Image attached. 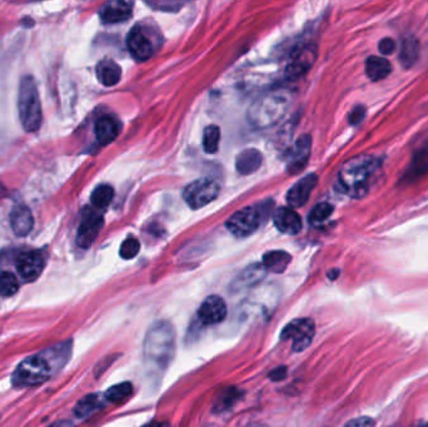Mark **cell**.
<instances>
[{"label":"cell","instance_id":"cell-1","mask_svg":"<svg viewBox=\"0 0 428 427\" xmlns=\"http://www.w3.org/2000/svg\"><path fill=\"white\" fill-rule=\"evenodd\" d=\"M176 353V331L173 325L159 320L152 323L143 341L146 366L155 375L163 373L172 364Z\"/></svg>","mask_w":428,"mask_h":427},{"label":"cell","instance_id":"cell-2","mask_svg":"<svg viewBox=\"0 0 428 427\" xmlns=\"http://www.w3.org/2000/svg\"><path fill=\"white\" fill-rule=\"evenodd\" d=\"M379 167V160L373 155H358L352 158L338 173V183L347 196L362 198L370 190V179Z\"/></svg>","mask_w":428,"mask_h":427},{"label":"cell","instance_id":"cell-3","mask_svg":"<svg viewBox=\"0 0 428 427\" xmlns=\"http://www.w3.org/2000/svg\"><path fill=\"white\" fill-rule=\"evenodd\" d=\"M18 108L21 124L27 132H36L42 126V105L34 78H21L18 94Z\"/></svg>","mask_w":428,"mask_h":427},{"label":"cell","instance_id":"cell-4","mask_svg":"<svg viewBox=\"0 0 428 427\" xmlns=\"http://www.w3.org/2000/svg\"><path fill=\"white\" fill-rule=\"evenodd\" d=\"M289 102V97L283 91L268 93L252 105L249 111L251 123L258 128L272 126L284 116Z\"/></svg>","mask_w":428,"mask_h":427},{"label":"cell","instance_id":"cell-5","mask_svg":"<svg viewBox=\"0 0 428 427\" xmlns=\"http://www.w3.org/2000/svg\"><path fill=\"white\" fill-rule=\"evenodd\" d=\"M271 210H272L271 202L249 206L243 210H239L228 218L225 223L227 228L239 239L248 237L257 231L263 222H266Z\"/></svg>","mask_w":428,"mask_h":427},{"label":"cell","instance_id":"cell-6","mask_svg":"<svg viewBox=\"0 0 428 427\" xmlns=\"http://www.w3.org/2000/svg\"><path fill=\"white\" fill-rule=\"evenodd\" d=\"M50 377V364L45 358L34 355L23 360L13 373V384L18 387L36 386Z\"/></svg>","mask_w":428,"mask_h":427},{"label":"cell","instance_id":"cell-7","mask_svg":"<svg viewBox=\"0 0 428 427\" xmlns=\"http://www.w3.org/2000/svg\"><path fill=\"white\" fill-rule=\"evenodd\" d=\"M316 333V325L311 318H295L282 329L281 340L291 341L292 350L302 352L307 350Z\"/></svg>","mask_w":428,"mask_h":427},{"label":"cell","instance_id":"cell-8","mask_svg":"<svg viewBox=\"0 0 428 427\" xmlns=\"http://www.w3.org/2000/svg\"><path fill=\"white\" fill-rule=\"evenodd\" d=\"M219 184L211 178H202L188 184L183 190V198L192 210H199L211 204L219 195Z\"/></svg>","mask_w":428,"mask_h":427},{"label":"cell","instance_id":"cell-9","mask_svg":"<svg viewBox=\"0 0 428 427\" xmlns=\"http://www.w3.org/2000/svg\"><path fill=\"white\" fill-rule=\"evenodd\" d=\"M317 48L312 44H304L293 50L287 64V76L289 78H301L316 63Z\"/></svg>","mask_w":428,"mask_h":427},{"label":"cell","instance_id":"cell-10","mask_svg":"<svg viewBox=\"0 0 428 427\" xmlns=\"http://www.w3.org/2000/svg\"><path fill=\"white\" fill-rule=\"evenodd\" d=\"M227 312L228 311L225 300L221 296L212 294L208 296L198 308L196 320L202 326L218 325L225 321Z\"/></svg>","mask_w":428,"mask_h":427},{"label":"cell","instance_id":"cell-11","mask_svg":"<svg viewBox=\"0 0 428 427\" xmlns=\"http://www.w3.org/2000/svg\"><path fill=\"white\" fill-rule=\"evenodd\" d=\"M128 50L132 53V56L139 61L144 62L155 54V45L150 35L148 34L147 29L141 25L134 27L126 38Z\"/></svg>","mask_w":428,"mask_h":427},{"label":"cell","instance_id":"cell-12","mask_svg":"<svg viewBox=\"0 0 428 427\" xmlns=\"http://www.w3.org/2000/svg\"><path fill=\"white\" fill-rule=\"evenodd\" d=\"M103 224L104 219L100 213L94 210H87L78 230V245H80L82 248H89L98 237L99 232L103 228Z\"/></svg>","mask_w":428,"mask_h":427},{"label":"cell","instance_id":"cell-13","mask_svg":"<svg viewBox=\"0 0 428 427\" xmlns=\"http://www.w3.org/2000/svg\"><path fill=\"white\" fill-rule=\"evenodd\" d=\"M317 182H318V178L313 173L303 177L302 179H300L292 188L288 190V204L292 208H300L307 204L312 190L317 186Z\"/></svg>","mask_w":428,"mask_h":427},{"label":"cell","instance_id":"cell-14","mask_svg":"<svg viewBox=\"0 0 428 427\" xmlns=\"http://www.w3.org/2000/svg\"><path fill=\"white\" fill-rule=\"evenodd\" d=\"M44 257L36 251L21 253L18 259V271L21 277L27 281H36L44 270Z\"/></svg>","mask_w":428,"mask_h":427},{"label":"cell","instance_id":"cell-15","mask_svg":"<svg viewBox=\"0 0 428 427\" xmlns=\"http://www.w3.org/2000/svg\"><path fill=\"white\" fill-rule=\"evenodd\" d=\"M133 14V3L132 1H109L106 3L99 10L100 19L106 24L122 23L126 21Z\"/></svg>","mask_w":428,"mask_h":427},{"label":"cell","instance_id":"cell-16","mask_svg":"<svg viewBox=\"0 0 428 427\" xmlns=\"http://www.w3.org/2000/svg\"><path fill=\"white\" fill-rule=\"evenodd\" d=\"M311 146H312V140L309 135H302L295 142V147L292 149L291 155H289V161H288L287 168L291 175L300 173L301 169L306 167L308 162L309 154H311Z\"/></svg>","mask_w":428,"mask_h":427},{"label":"cell","instance_id":"cell-17","mask_svg":"<svg viewBox=\"0 0 428 427\" xmlns=\"http://www.w3.org/2000/svg\"><path fill=\"white\" fill-rule=\"evenodd\" d=\"M274 224L278 231L286 234H298L302 230V219L295 210L280 207L274 212Z\"/></svg>","mask_w":428,"mask_h":427},{"label":"cell","instance_id":"cell-18","mask_svg":"<svg viewBox=\"0 0 428 427\" xmlns=\"http://www.w3.org/2000/svg\"><path fill=\"white\" fill-rule=\"evenodd\" d=\"M10 224L16 236H28L34 227V218L32 210L23 204L15 206L10 213Z\"/></svg>","mask_w":428,"mask_h":427},{"label":"cell","instance_id":"cell-19","mask_svg":"<svg viewBox=\"0 0 428 427\" xmlns=\"http://www.w3.org/2000/svg\"><path fill=\"white\" fill-rule=\"evenodd\" d=\"M120 132V122L112 116H103L95 123V135L99 143L103 146H106L112 143L113 140H115Z\"/></svg>","mask_w":428,"mask_h":427},{"label":"cell","instance_id":"cell-20","mask_svg":"<svg viewBox=\"0 0 428 427\" xmlns=\"http://www.w3.org/2000/svg\"><path fill=\"white\" fill-rule=\"evenodd\" d=\"M263 155L257 149H246L239 154L236 161V168L240 175H249L257 172L262 166Z\"/></svg>","mask_w":428,"mask_h":427},{"label":"cell","instance_id":"cell-21","mask_svg":"<svg viewBox=\"0 0 428 427\" xmlns=\"http://www.w3.org/2000/svg\"><path fill=\"white\" fill-rule=\"evenodd\" d=\"M264 274H266V270L263 268V266L253 265L243 270V272L239 274L236 281L233 282L232 288L236 292H239L247 288L253 287L263 280Z\"/></svg>","mask_w":428,"mask_h":427},{"label":"cell","instance_id":"cell-22","mask_svg":"<svg viewBox=\"0 0 428 427\" xmlns=\"http://www.w3.org/2000/svg\"><path fill=\"white\" fill-rule=\"evenodd\" d=\"M292 261L291 254L284 251H271L263 256V268L266 272L283 274Z\"/></svg>","mask_w":428,"mask_h":427},{"label":"cell","instance_id":"cell-23","mask_svg":"<svg viewBox=\"0 0 428 427\" xmlns=\"http://www.w3.org/2000/svg\"><path fill=\"white\" fill-rule=\"evenodd\" d=\"M97 76H98L99 82L102 85H106V87H113V85L120 83V78H122V69L114 61L106 59V61H102L98 64Z\"/></svg>","mask_w":428,"mask_h":427},{"label":"cell","instance_id":"cell-24","mask_svg":"<svg viewBox=\"0 0 428 427\" xmlns=\"http://www.w3.org/2000/svg\"><path fill=\"white\" fill-rule=\"evenodd\" d=\"M391 69V63L381 56H370L365 62V74L373 82H379L388 77Z\"/></svg>","mask_w":428,"mask_h":427},{"label":"cell","instance_id":"cell-25","mask_svg":"<svg viewBox=\"0 0 428 427\" xmlns=\"http://www.w3.org/2000/svg\"><path fill=\"white\" fill-rule=\"evenodd\" d=\"M104 395L99 396L97 393L87 395L80 401H78L77 406L74 408V413L78 417H88L94 413H97L104 406Z\"/></svg>","mask_w":428,"mask_h":427},{"label":"cell","instance_id":"cell-26","mask_svg":"<svg viewBox=\"0 0 428 427\" xmlns=\"http://www.w3.org/2000/svg\"><path fill=\"white\" fill-rule=\"evenodd\" d=\"M418 42L414 36H407L403 39L401 45L400 61L405 68L412 67L418 56Z\"/></svg>","mask_w":428,"mask_h":427},{"label":"cell","instance_id":"cell-27","mask_svg":"<svg viewBox=\"0 0 428 427\" xmlns=\"http://www.w3.org/2000/svg\"><path fill=\"white\" fill-rule=\"evenodd\" d=\"M240 397V393L236 387H227L223 388L222 393L217 396V399L214 402L213 411L216 413H225L236 404V401Z\"/></svg>","mask_w":428,"mask_h":427},{"label":"cell","instance_id":"cell-28","mask_svg":"<svg viewBox=\"0 0 428 427\" xmlns=\"http://www.w3.org/2000/svg\"><path fill=\"white\" fill-rule=\"evenodd\" d=\"M114 197V189L109 184H102L94 189L91 195V204L97 210H106Z\"/></svg>","mask_w":428,"mask_h":427},{"label":"cell","instance_id":"cell-29","mask_svg":"<svg viewBox=\"0 0 428 427\" xmlns=\"http://www.w3.org/2000/svg\"><path fill=\"white\" fill-rule=\"evenodd\" d=\"M132 393H133V385L131 382H122L108 388L104 393V399L106 402H120L126 397H129Z\"/></svg>","mask_w":428,"mask_h":427},{"label":"cell","instance_id":"cell-30","mask_svg":"<svg viewBox=\"0 0 428 427\" xmlns=\"http://www.w3.org/2000/svg\"><path fill=\"white\" fill-rule=\"evenodd\" d=\"M221 142V129L217 126H208L204 129L203 147L205 153H216Z\"/></svg>","mask_w":428,"mask_h":427},{"label":"cell","instance_id":"cell-31","mask_svg":"<svg viewBox=\"0 0 428 427\" xmlns=\"http://www.w3.org/2000/svg\"><path fill=\"white\" fill-rule=\"evenodd\" d=\"M19 289V282L14 274L10 272L0 274V296L10 297L16 294Z\"/></svg>","mask_w":428,"mask_h":427},{"label":"cell","instance_id":"cell-32","mask_svg":"<svg viewBox=\"0 0 428 427\" xmlns=\"http://www.w3.org/2000/svg\"><path fill=\"white\" fill-rule=\"evenodd\" d=\"M333 213V207L330 204H317L309 213L308 221L311 224H321L326 222Z\"/></svg>","mask_w":428,"mask_h":427},{"label":"cell","instance_id":"cell-33","mask_svg":"<svg viewBox=\"0 0 428 427\" xmlns=\"http://www.w3.org/2000/svg\"><path fill=\"white\" fill-rule=\"evenodd\" d=\"M141 251V243L137 239L129 237L120 245V254L123 259H133Z\"/></svg>","mask_w":428,"mask_h":427},{"label":"cell","instance_id":"cell-34","mask_svg":"<svg viewBox=\"0 0 428 427\" xmlns=\"http://www.w3.org/2000/svg\"><path fill=\"white\" fill-rule=\"evenodd\" d=\"M365 107L358 105L356 108H353V111H352L351 114H350L348 120H350V123H351L352 126H356V124H358V123H361V122H362V120L365 118Z\"/></svg>","mask_w":428,"mask_h":427},{"label":"cell","instance_id":"cell-35","mask_svg":"<svg viewBox=\"0 0 428 427\" xmlns=\"http://www.w3.org/2000/svg\"><path fill=\"white\" fill-rule=\"evenodd\" d=\"M150 7L157 8L158 10H166V12H177L179 8L183 7V3H170V1H166V3H148Z\"/></svg>","mask_w":428,"mask_h":427},{"label":"cell","instance_id":"cell-36","mask_svg":"<svg viewBox=\"0 0 428 427\" xmlns=\"http://www.w3.org/2000/svg\"><path fill=\"white\" fill-rule=\"evenodd\" d=\"M414 166H416L414 167L416 172L420 175L428 171V153L422 152V153L418 154V157L414 160Z\"/></svg>","mask_w":428,"mask_h":427},{"label":"cell","instance_id":"cell-37","mask_svg":"<svg viewBox=\"0 0 428 427\" xmlns=\"http://www.w3.org/2000/svg\"><path fill=\"white\" fill-rule=\"evenodd\" d=\"M379 50L382 54L388 56V54H392L394 50H396V43L391 38H385L382 39L379 44Z\"/></svg>","mask_w":428,"mask_h":427},{"label":"cell","instance_id":"cell-38","mask_svg":"<svg viewBox=\"0 0 428 427\" xmlns=\"http://www.w3.org/2000/svg\"><path fill=\"white\" fill-rule=\"evenodd\" d=\"M343 427H374V421L370 417H358L347 422Z\"/></svg>","mask_w":428,"mask_h":427},{"label":"cell","instance_id":"cell-39","mask_svg":"<svg viewBox=\"0 0 428 427\" xmlns=\"http://www.w3.org/2000/svg\"><path fill=\"white\" fill-rule=\"evenodd\" d=\"M286 376H287V369H286L284 366H281V367L274 369V370L269 372V375H268L269 380H272L274 382H280L282 380H284Z\"/></svg>","mask_w":428,"mask_h":427},{"label":"cell","instance_id":"cell-40","mask_svg":"<svg viewBox=\"0 0 428 427\" xmlns=\"http://www.w3.org/2000/svg\"><path fill=\"white\" fill-rule=\"evenodd\" d=\"M142 427H169V425L163 421H152V422H149L147 425Z\"/></svg>","mask_w":428,"mask_h":427},{"label":"cell","instance_id":"cell-41","mask_svg":"<svg viewBox=\"0 0 428 427\" xmlns=\"http://www.w3.org/2000/svg\"><path fill=\"white\" fill-rule=\"evenodd\" d=\"M4 192H5V189H4V187H3V186H1V183H0V198H1V196H3V193H4Z\"/></svg>","mask_w":428,"mask_h":427},{"label":"cell","instance_id":"cell-42","mask_svg":"<svg viewBox=\"0 0 428 427\" xmlns=\"http://www.w3.org/2000/svg\"><path fill=\"white\" fill-rule=\"evenodd\" d=\"M417 427H428V422H426V424H422V425H420V426Z\"/></svg>","mask_w":428,"mask_h":427},{"label":"cell","instance_id":"cell-43","mask_svg":"<svg viewBox=\"0 0 428 427\" xmlns=\"http://www.w3.org/2000/svg\"><path fill=\"white\" fill-rule=\"evenodd\" d=\"M252 427H269L267 426V425H254V426Z\"/></svg>","mask_w":428,"mask_h":427}]
</instances>
